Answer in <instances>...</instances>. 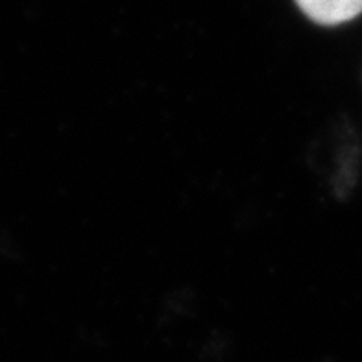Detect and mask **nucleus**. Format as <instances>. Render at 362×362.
Segmentation results:
<instances>
[{"label":"nucleus","instance_id":"f257e3e1","mask_svg":"<svg viewBox=\"0 0 362 362\" xmlns=\"http://www.w3.org/2000/svg\"><path fill=\"white\" fill-rule=\"evenodd\" d=\"M313 23L339 26L362 13V0H294Z\"/></svg>","mask_w":362,"mask_h":362}]
</instances>
